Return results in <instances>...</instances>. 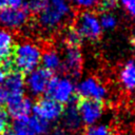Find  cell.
<instances>
[{"instance_id":"cell-1","label":"cell","mask_w":135,"mask_h":135,"mask_svg":"<svg viewBox=\"0 0 135 135\" xmlns=\"http://www.w3.org/2000/svg\"><path fill=\"white\" fill-rule=\"evenodd\" d=\"M73 8L69 0H47L38 14V25L45 33H54L73 18Z\"/></svg>"},{"instance_id":"cell-2","label":"cell","mask_w":135,"mask_h":135,"mask_svg":"<svg viewBox=\"0 0 135 135\" xmlns=\"http://www.w3.org/2000/svg\"><path fill=\"white\" fill-rule=\"evenodd\" d=\"M42 53L43 51L37 42L23 40L16 44L12 56V63L20 74H28L30 72L40 68Z\"/></svg>"},{"instance_id":"cell-3","label":"cell","mask_w":135,"mask_h":135,"mask_svg":"<svg viewBox=\"0 0 135 135\" xmlns=\"http://www.w3.org/2000/svg\"><path fill=\"white\" fill-rule=\"evenodd\" d=\"M76 85L69 76H54L51 78L45 94L49 98L55 100L60 104H68L72 102Z\"/></svg>"},{"instance_id":"cell-4","label":"cell","mask_w":135,"mask_h":135,"mask_svg":"<svg viewBox=\"0 0 135 135\" xmlns=\"http://www.w3.org/2000/svg\"><path fill=\"white\" fill-rule=\"evenodd\" d=\"M74 28L80 38L88 41H96L101 37L102 28L99 23L98 15L93 11H83L75 19Z\"/></svg>"},{"instance_id":"cell-5","label":"cell","mask_w":135,"mask_h":135,"mask_svg":"<svg viewBox=\"0 0 135 135\" xmlns=\"http://www.w3.org/2000/svg\"><path fill=\"white\" fill-rule=\"evenodd\" d=\"M76 94L81 97V99H91L102 102L108 97L107 86L97 78L93 76L85 77L81 79L76 84Z\"/></svg>"},{"instance_id":"cell-6","label":"cell","mask_w":135,"mask_h":135,"mask_svg":"<svg viewBox=\"0 0 135 135\" xmlns=\"http://www.w3.org/2000/svg\"><path fill=\"white\" fill-rule=\"evenodd\" d=\"M30 19V13L25 7L6 6L0 11V25L9 32L23 28Z\"/></svg>"},{"instance_id":"cell-7","label":"cell","mask_w":135,"mask_h":135,"mask_svg":"<svg viewBox=\"0 0 135 135\" xmlns=\"http://www.w3.org/2000/svg\"><path fill=\"white\" fill-rule=\"evenodd\" d=\"M32 112L34 116L50 123L58 120L61 117L63 113V107L55 100L49 97H44L37 100V102L33 104Z\"/></svg>"},{"instance_id":"cell-8","label":"cell","mask_w":135,"mask_h":135,"mask_svg":"<svg viewBox=\"0 0 135 135\" xmlns=\"http://www.w3.org/2000/svg\"><path fill=\"white\" fill-rule=\"evenodd\" d=\"M52 77L53 76L50 72L45 71L42 68H38L26 74L24 78L25 90H27L33 96H40L42 94H45Z\"/></svg>"},{"instance_id":"cell-9","label":"cell","mask_w":135,"mask_h":135,"mask_svg":"<svg viewBox=\"0 0 135 135\" xmlns=\"http://www.w3.org/2000/svg\"><path fill=\"white\" fill-rule=\"evenodd\" d=\"M62 57V70L68 74L70 78L78 77L81 73L83 58L82 53L78 46H65L61 54Z\"/></svg>"},{"instance_id":"cell-10","label":"cell","mask_w":135,"mask_h":135,"mask_svg":"<svg viewBox=\"0 0 135 135\" xmlns=\"http://www.w3.org/2000/svg\"><path fill=\"white\" fill-rule=\"evenodd\" d=\"M103 103L96 100L81 99L77 103V110L79 112L81 121L88 127L96 124L103 114Z\"/></svg>"},{"instance_id":"cell-11","label":"cell","mask_w":135,"mask_h":135,"mask_svg":"<svg viewBox=\"0 0 135 135\" xmlns=\"http://www.w3.org/2000/svg\"><path fill=\"white\" fill-rule=\"evenodd\" d=\"M2 88L4 89L5 93L7 94V101L12 98L16 97H22L24 96L25 92V83H24V77L19 72H11L7 74Z\"/></svg>"},{"instance_id":"cell-12","label":"cell","mask_w":135,"mask_h":135,"mask_svg":"<svg viewBox=\"0 0 135 135\" xmlns=\"http://www.w3.org/2000/svg\"><path fill=\"white\" fill-rule=\"evenodd\" d=\"M7 113L14 119L26 118L30 116L33 110V103L30 98L22 96L12 98L6 102Z\"/></svg>"},{"instance_id":"cell-13","label":"cell","mask_w":135,"mask_h":135,"mask_svg":"<svg viewBox=\"0 0 135 135\" xmlns=\"http://www.w3.org/2000/svg\"><path fill=\"white\" fill-rule=\"evenodd\" d=\"M61 117L65 131L75 132L79 130V128L82 124L79 112L77 110V104H75L74 102H70L66 104V108L63 109V113Z\"/></svg>"},{"instance_id":"cell-14","label":"cell","mask_w":135,"mask_h":135,"mask_svg":"<svg viewBox=\"0 0 135 135\" xmlns=\"http://www.w3.org/2000/svg\"><path fill=\"white\" fill-rule=\"evenodd\" d=\"M41 68L45 71L52 73L59 72L62 70V57L61 53H59L55 49H47L42 53L41 57Z\"/></svg>"},{"instance_id":"cell-15","label":"cell","mask_w":135,"mask_h":135,"mask_svg":"<svg viewBox=\"0 0 135 135\" xmlns=\"http://www.w3.org/2000/svg\"><path fill=\"white\" fill-rule=\"evenodd\" d=\"M118 79L121 86L127 91H135V59L128 60L120 69Z\"/></svg>"},{"instance_id":"cell-16","label":"cell","mask_w":135,"mask_h":135,"mask_svg":"<svg viewBox=\"0 0 135 135\" xmlns=\"http://www.w3.org/2000/svg\"><path fill=\"white\" fill-rule=\"evenodd\" d=\"M14 34L5 28H0V62H6L13 56L15 50Z\"/></svg>"},{"instance_id":"cell-17","label":"cell","mask_w":135,"mask_h":135,"mask_svg":"<svg viewBox=\"0 0 135 135\" xmlns=\"http://www.w3.org/2000/svg\"><path fill=\"white\" fill-rule=\"evenodd\" d=\"M25 129L28 133L33 135H43L49 132L50 123L36 117V116H28L25 120Z\"/></svg>"},{"instance_id":"cell-18","label":"cell","mask_w":135,"mask_h":135,"mask_svg":"<svg viewBox=\"0 0 135 135\" xmlns=\"http://www.w3.org/2000/svg\"><path fill=\"white\" fill-rule=\"evenodd\" d=\"M98 18L102 31H113L118 25V18L113 12H101Z\"/></svg>"},{"instance_id":"cell-19","label":"cell","mask_w":135,"mask_h":135,"mask_svg":"<svg viewBox=\"0 0 135 135\" xmlns=\"http://www.w3.org/2000/svg\"><path fill=\"white\" fill-rule=\"evenodd\" d=\"M62 42L65 43L66 46H78L80 41L82 40L74 27H68L62 33Z\"/></svg>"},{"instance_id":"cell-20","label":"cell","mask_w":135,"mask_h":135,"mask_svg":"<svg viewBox=\"0 0 135 135\" xmlns=\"http://www.w3.org/2000/svg\"><path fill=\"white\" fill-rule=\"evenodd\" d=\"M100 0H69L72 6L83 11H92L99 5Z\"/></svg>"},{"instance_id":"cell-21","label":"cell","mask_w":135,"mask_h":135,"mask_svg":"<svg viewBox=\"0 0 135 135\" xmlns=\"http://www.w3.org/2000/svg\"><path fill=\"white\" fill-rule=\"evenodd\" d=\"M47 0H26L24 7L28 13L38 15L46 5Z\"/></svg>"},{"instance_id":"cell-22","label":"cell","mask_w":135,"mask_h":135,"mask_svg":"<svg viewBox=\"0 0 135 135\" xmlns=\"http://www.w3.org/2000/svg\"><path fill=\"white\" fill-rule=\"evenodd\" d=\"M83 135H112V133L107 124H93L85 129Z\"/></svg>"},{"instance_id":"cell-23","label":"cell","mask_w":135,"mask_h":135,"mask_svg":"<svg viewBox=\"0 0 135 135\" xmlns=\"http://www.w3.org/2000/svg\"><path fill=\"white\" fill-rule=\"evenodd\" d=\"M9 115L7 111L3 108H0V135H3L9 129Z\"/></svg>"},{"instance_id":"cell-24","label":"cell","mask_w":135,"mask_h":135,"mask_svg":"<svg viewBox=\"0 0 135 135\" xmlns=\"http://www.w3.org/2000/svg\"><path fill=\"white\" fill-rule=\"evenodd\" d=\"M123 9L133 18H135V0H119Z\"/></svg>"},{"instance_id":"cell-25","label":"cell","mask_w":135,"mask_h":135,"mask_svg":"<svg viewBox=\"0 0 135 135\" xmlns=\"http://www.w3.org/2000/svg\"><path fill=\"white\" fill-rule=\"evenodd\" d=\"M116 0H100L99 6L101 7L102 12H113L116 6Z\"/></svg>"},{"instance_id":"cell-26","label":"cell","mask_w":135,"mask_h":135,"mask_svg":"<svg viewBox=\"0 0 135 135\" xmlns=\"http://www.w3.org/2000/svg\"><path fill=\"white\" fill-rule=\"evenodd\" d=\"M9 66V63L8 61L6 62H0V85L3 84L7 74H8V68Z\"/></svg>"},{"instance_id":"cell-27","label":"cell","mask_w":135,"mask_h":135,"mask_svg":"<svg viewBox=\"0 0 135 135\" xmlns=\"http://www.w3.org/2000/svg\"><path fill=\"white\" fill-rule=\"evenodd\" d=\"M26 0H7V6L9 7H23Z\"/></svg>"},{"instance_id":"cell-28","label":"cell","mask_w":135,"mask_h":135,"mask_svg":"<svg viewBox=\"0 0 135 135\" xmlns=\"http://www.w3.org/2000/svg\"><path fill=\"white\" fill-rule=\"evenodd\" d=\"M7 99H8L7 94L5 93V91H4V89L2 88V85H0V108H1L2 105L6 104Z\"/></svg>"},{"instance_id":"cell-29","label":"cell","mask_w":135,"mask_h":135,"mask_svg":"<svg viewBox=\"0 0 135 135\" xmlns=\"http://www.w3.org/2000/svg\"><path fill=\"white\" fill-rule=\"evenodd\" d=\"M52 135H68V133L63 129H56V130L53 131Z\"/></svg>"},{"instance_id":"cell-30","label":"cell","mask_w":135,"mask_h":135,"mask_svg":"<svg viewBox=\"0 0 135 135\" xmlns=\"http://www.w3.org/2000/svg\"><path fill=\"white\" fill-rule=\"evenodd\" d=\"M7 6V0H0V11Z\"/></svg>"},{"instance_id":"cell-31","label":"cell","mask_w":135,"mask_h":135,"mask_svg":"<svg viewBox=\"0 0 135 135\" xmlns=\"http://www.w3.org/2000/svg\"><path fill=\"white\" fill-rule=\"evenodd\" d=\"M132 40H133V42L135 43V24H134L133 30H132Z\"/></svg>"},{"instance_id":"cell-32","label":"cell","mask_w":135,"mask_h":135,"mask_svg":"<svg viewBox=\"0 0 135 135\" xmlns=\"http://www.w3.org/2000/svg\"><path fill=\"white\" fill-rule=\"evenodd\" d=\"M28 135H33V134H31V133H30V134H28Z\"/></svg>"}]
</instances>
